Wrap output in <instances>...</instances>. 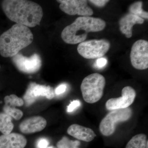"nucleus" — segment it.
<instances>
[{
    "label": "nucleus",
    "instance_id": "1",
    "mask_svg": "<svg viewBox=\"0 0 148 148\" xmlns=\"http://www.w3.org/2000/svg\"><path fill=\"white\" fill-rule=\"evenodd\" d=\"M2 7L11 21L28 27L39 25L43 15L42 9L37 3L26 0H5Z\"/></svg>",
    "mask_w": 148,
    "mask_h": 148
},
{
    "label": "nucleus",
    "instance_id": "2",
    "mask_svg": "<svg viewBox=\"0 0 148 148\" xmlns=\"http://www.w3.org/2000/svg\"><path fill=\"white\" fill-rule=\"evenodd\" d=\"M34 36L29 27L16 24L0 36V54L12 58L19 51L31 45Z\"/></svg>",
    "mask_w": 148,
    "mask_h": 148
},
{
    "label": "nucleus",
    "instance_id": "3",
    "mask_svg": "<svg viewBox=\"0 0 148 148\" xmlns=\"http://www.w3.org/2000/svg\"><path fill=\"white\" fill-rule=\"evenodd\" d=\"M106 26V22L101 18L80 16L64 28L61 33V38L66 43H80L85 40L88 33L101 32Z\"/></svg>",
    "mask_w": 148,
    "mask_h": 148
},
{
    "label": "nucleus",
    "instance_id": "4",
    "mask_svg": "<svg viewBox=\"0 0 148 148\" xmlns=\"http://www.w3.org/2000/svg\"><path fill=\"white\" fill-rule=\"evenodd\" d=\"M106 84L105 78L100 74H90L84 78L81 85L84 101L90 104L99 101L103 97Z\"/></svg>",
    "mask_w": 148,
    "mask_h": 148
},
{
    "label": "nucleus",
    "instance_id": "5",
    "mask_svg": "<svg viewBox=\"0 0 148 148\" xmlns=\"http://www.w3.org/2000/svg\"><path fill=\"white\" fill-rule=\"evenodd\" d=\"M132 114L130 108L112 110L101 121L99 126L100 132L104 136H109L114 132L118 123L127 121Z\"/></svg>",
    "mask_w": 148,
    "mask_h": 148
},
{
    "label": "nucleus",
    "instance_id": "6",
    "mask_svg": "<svg viewBox=\"0 0 148 148\" xmlns=\"http://www.w3.org/2000/svg\"><path fill=\"white\" fill-rule=\"evenodd\" d=\"M110 47V43L105 39L92 40L84 41L77 47L78 52L86 59L101 58L107 53Z\"/></svg>",
    "mask_w": 148,
    "mask_h": 148
},
{
    "label": "nucleus",
    "instance_id": "7",
    "mask_svg": "<svg viewBox=\"0 0 148 148\" xmlns=\"http://www.w3.org/2000/svg\"><path fill=\"white\" fill-rule=\"evenodd\" d=\"M132 66L138 70H145L148 68V42L140 40L135 42L132 47L130 53Z\"/></svg>",
    "mask_w": 148,
    "mask_h": 148
},
{
    "label": "nucleus",
    "instance_id": "8",
    "mask_svg": "<svg viewBox=\"0 0 148 148\" xmlns=\"http://www.w3.org/2000/svg\"><path fill=\"white\" fill-rule=\"evenodd\" d=\"M55 95L54 89L51 86L32 82L28 86L23 100L25 106L29 107L41 97L51 100L54 98Z\"/></svg>",
    "mask_w": 148,
    "mask_h": 148
},
{
    "label": "nucleus",
    "instance_id": "9",
    "mask_svg": "<svg viewBox=\"0 0 148 148\" xmlns=\"http://www.w3.org/2000/svg\"><path fill=\"white\" fill-rule=\"evenodd\" d=\"M12 60L17 69L26 74L36 73L41 67V59L37 53H34L31 57H27L18 53L12 57Z\"/></svg>",
    "mask_w": 148,
    "mask_h": 148
},
{
    "label": "nucleus",
    "instance_id": "10",
    "mask_svg": "<svg viewBox=\"0 0 148 148\" xmlns=\"http://www.w3.org/2000/svg\"><path fill=\"white\" fill-rule=\"evenodd\" d=\"M59 8L62 11L71 15L77 14L82 16H90L93 10L87 5L86 0H60Z\"/></svg>",
    "mask_w": 148,
    "mask_h": 148
},
{
    "label": "nucleus",
    "instance_id": "11",
    "mask_svg": "<svg viewBox=\"0 0 148 148\" xmlns=\"http://www.w3.org/2000/svg\"><path fill=\"white\" fill-rule=\"evenodd\" d=\"M136 92L131 86H125L122 90L121 97L112 98L106 103V108L109 110L128 108L134 102Z\"/></svg>",
    "mask_w": 148,
    "mask_h": 148
},
{
    "label": "nucleus",
    "instance_id": "12",
    "mask_svg": "<svg viewBox=\"0 0 148 148\" xmlns=\"http://www.w3.org/2000/svg\"><path fill=\"white\" fill-rule=\"evenodd\" d=\"M46 120L41 116H34L27 118L19 124L20 131L24 134H31L41 131L46 126Z\"/></svg>",
    "mask_w": 148,
    "mask_h": 148
},
{
    "label": "nucleus",
    "instance_id": "13",
    "mask_svg": "<svg viewBox=\"0 0 148 148\" xmlns=\"http://www.w3.org/2000/svg\"><path fill=\"white\" fill-rule=\"evenodd\" d=\"M27 139L21 134L10 133L0 136V148H24Z\"/></svg>",
    "mask_w": 148,
    "mask_h": 148
},
{
    "label": "nucleus",
    "instance_id": "14",
    "mask_svg": "<svg viewBox=\"0 0 148 148\" xmlns=\"http://www.w3.org/2000/svg\"><path fill=\"white\" fill-rule=\"evenodd\" d=\"M144 19L131 13H127L122 17L119 21V29L126 38L132 36V28L135 24H143Z\"/></svg>",
    "mask_w": 148,
    "mask_h": 148
},
{
    "label": "nucleus",
    "instance_id": "15",
    "mask_svg": "<svg viewBox=\"0 0 148 148\" xmlns=\"http://www.w3.org/2000/svg\"><path fill=\"white\" fill-rule=\"evenodd\" d=\"M67 132L69 135L78 140L86 142H91L96 136L92 129L77 124H72L69 126Z\"/></svg>",
    "mask_w": 148,
    "mask_h": 148
},
{
    "label": "nucleus",
    "instance_id": "16",
    "mask_svg": "<svg viewBox=\"0 0 148 148\" xmlns=\"http://www.w3.org/2000/svg\"><path fill=\"white\" fill-rule=\"evenodd\" d=\"M12 119L4 112L0 113V132L3 135H8L11 133L14 128Z\"/></svg>",
    "mask_w": 148,
    "mask_h": 148
},
{
    "label": "nucleus",
    "instance_id": "17",
    "mask_svg": "<svg viewBox=\"0 0 148 148\" xmlns=\"http://www.w3.org/2000/svg\"><path fill=\"white\" fill-rule=\"evenodd\" d=\"M147 142L145 135L138 134L130 140L125 148H146Z\"/></svg>",
    "mask_w": 148,
    "mask_h": 148
},
{
    "label": "nucleus",
    "instance_id": "18",
    "mask_svg": "<svg viewBox=\"0 0 148 148\" xmlns=\"http://www.w3.org/2000/svg\"><path fill=\"white\" fill-rule=\"evenodd\" d=\"M143 3L142 1L136 2L133 3L130 6V13L137 15L141 18L148 19V12L143 10Z\"/></svg>",
    "mask_w": 148,
    "mask_h": 148
},
{
    "label": "nucleus",
    "instance_id": "19",
    "mask_svg": "<svg viewBox=\"0 0 148 148\" xmlns=\"http://www.w3.org/2000/svg\"><path fill=\"white\" fill-rule=\"evenodd\" d=\"M5 105L14 108L21 107L24 105L23 99L19 98L14 94L6 96L4 98Z\"/></svg>",
    "mask_w": 148,
    "mask_h": 148
},
{
    "label": "nucleus",
    "instance_id": "20",
    "mask_svg": "<svg viewBox=\"0 0 148 148\" xmlns=\"http://www.w3.org/2000/svg\"><path fill=\"white\" fill-rule=\"evenodd\" d=\"M80 145L79 141L69 140L66 137H64L56 144L58 148H79Z\"/></svg>",
    "mask_w": 148,
    "mask_h": 148
},
{
    "label": "nucleus",
    "instance_id": "21",
    "mask_svg": "<svg viewBox=\"0 0 148 148\" xmlns=\"http://www.w3.org/2000/svg\"><path fill=\"white\" fill-rule=\"evenodd\" d=\"M4 112L9 115L16 120H19L23 115V113L19 109L5 105L3 108Z\"/></svg>",
    "mask_w": 148,
    "mask_h": 148
},
{
    "label": "nucleus",
    "instance_id": "22",
    "mask_svg": "<svg viewBox=\"0 0 148 148\" xmlns=\"http://www.w3.org/2000/svg\"><path fill=\"white\" fill-rule=\"evenodd\" d=\"M81 106V103L79 100H74L72 101L67 107V111L68 112H71Z\"/></svg>",
    "mask_w": 148,
    "mask_h": 148
},
{
    "label": "nucleus",
    "instance_id": "23",
    "mask_svg": "<svg viewBox=\"0 0 148 148\" xmlns=\"http://www.w3.org/2000/svg\"><path fill=\"white\" fill-rule=\"evenodd\" d=\"M49 145V142L46 138H40L37 142V146L38 148H46Z\"/></svg>",
    "mask_w": 148,
    "mask_h": 148
},
{
    "label": "nucleus",
    "instance_id": "24",
    "mask_svg": "<svg viewBox=\"0 0 148 148\" xmlns=\"http://www.w3.org/2000/svg\"><path fill=\"white\" fill-rule=\"evenodd\" d=\"M66 89H67V85L66 84H63L60 85L58 87H56L54 90L55 94L59 95L60 94H63L66 92Z\"/></svg>",
    "mask_w": 148,
    "mask_h": 148
},
{
    "label": "nucleus",
    "instance_id": "25",
    "mask_svg": "<svg viewBox=\"0 0 148 148\" xmlns=\"http://www.w3.org/2000/svg\"><path fill=\"white\" fill-rule=\"evenodd\" d=\"M89 1L98 7H103L110 1L107 0H91Z\"/></svg>",
    "mask_w": 148,
    "mask_h": 148
},
{
    "label": "nucleus",
    "instance_id": "26",
    "mask_svg": "<svg viewBox=\"0 0 148 148\" xmlns=\"http://www.w3.org/2000/svg\"><path fill=\"white\" fill-rule=\"evenodd\" d=\"M108 63V61L105 58H99L96 61V67L98 68H102L104 67Z\"/></svg>",
    "mask_w": 148,
    "mask_h": 148
},
{
    "label": "nucleus",
    "instance_id": "27",
    "mask_svg": "<svg viewBox=\"0 0 148 148\" xmlns=\"http://www.w3.org/2000/svg\"><path fill=\"white\" fill-rule=\"evenodd\" d=\"M46 148H57L56 147H53V146H49V147H48Z\"/></svg>",
    "mask_w": 148,
    "mask_h": 148
},
{
    "label": "nucleus",
    "instance_id": "28",
    "mask_svg": "<svg viewBox=\"0 0 148 148\" xmlns=\"http://www.w3.org/2000/svg\"><path fill=\"white\" fill-rule=\"evenodd\" d=\"M146 148H148V141L147 142V146H146Z\"/></svg>",
    "mask_w": 148,
    "mask_h": 148
},
{
    "label": "nucleus",
    "instance_id": "29",
    "mask_svg": "<svg viewBox=\"0 0 148 148\" xmlns=\"http://www.w3.org/2000/svg\"><path fill=\"white\" fill-rule=\"evenodd\" d=\"M0 69H1V66H0Z\"/></svg>",
    "mask_w": 148,
    "mask_h": 148
}]
</instances>
